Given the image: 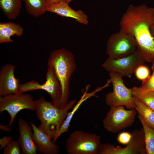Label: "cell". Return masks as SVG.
<instances>
[{"mask_svg":"<svg viewBox=\"0 0 154 154\" xmlns=\"http://www.w3.org/2000/svg\"><path fill=\"white\" fill-rule=\"evenodd\" d=\"M154 23V8L143 4L130 5L120 22L119 31L129 34L135 38L137 50L145 61H154V40L149 30Z\"/></svg>","mask_w":154,"mask_h":154,"instance_id":"6da1fadb","label":"cell"},{"mask_svg":"<svg viewBox=\"0 0 154 154\" xmlns=\"http://www.w3.org/2000/svg\"><path fill=\"white\" fill-rule=\"evenodd\" d=\"M73 99L63 108H59L43 96L35 100L36 115L41 122L38 127L52 139L60 129L69 110L76 103Z\"/></svg>","mask_w":154,"mask_h":154,"instance_id":"7a4b0ae2","label":"cell"},{"mask_svg":"<svg viewBox=\"0 0 154 154\" xmlns=\"http://www.w3.org/2000/svg\"><path fill=\"white\" fill-rule=\"evenodd\" d=\"M48 65L54 68L60 82L62 90L60 108L68 102L71 78L76 67L74 54L64 48L53 51L48 60Z\"/></svg>","mask_w":154,"mask_h":154,"instance_id":"3957f363","label":"cell"},{"mask_svg":"<svg viewBox=\"0 0 154 154\" xmlns=\"http://www.w3.org/2000/svg\"><path fill=\"white\" fill-rule=\"evenodd\" d=\"M100 140L96 134L75 130L66 140V151L68 154H98Z\"/></svg>","mask_w":154,"mask_h":154,"instance_id":"277c9868","label":"cell"},{"mask_svg":"<svg viewBox=\"0 0 154 154\" xmlns=\"http://www.w3.org/2000/svg\"><path fill=\"white\" fill-rule=\"evenodd\" d=\"M46 78V81L42 84H40L34 80L24 84H20L19 93H23L27 91L37 90H44L50 95L52 104L57 107L60 108L61 88L54 69L52 66H48Z\"/></svg>","mask_w":154,"mask_h":154,"instance_id":"5b68a950","label":"cell"},{"mask_svg":"<svg viewBox=\"0 0 154 154\" xmlns=\"http://www.w3.org/2000/svg\"><path fill=\"white\" fill-rule=\"evenodd\" d=\"M110 107L102 121L105 129L116 133L133 125L138 113L135 108L126 110L122 105Z\"/></svg>","mask_w":154,"mask_h":154,"instance_id":"8992f818","label":"cell"},{"mask_svg":"<svg viewBox=\"0 0 154 154\" xmlns=\"http://www.w3.org/2000/svg\"><path fill=\"white\" fill-rule=\"evenodd\" d=\"M109 75L113 90L105 96L106 105L110 107L122 105L129 109L135 108L136 105L130 89L124 84L122 77L113 72H109Z\"/></svg>","mask_w":154,"mask_h":154,"instance_id":"52a82bcc","label":"cell"},{"mask_svg":"<svg viewBox=\"0 0 154 154\" xmlns=\"http://www.w3.org/2000/svg\"><path fill=\"white\" fill-rule=\"evenodd\" d=\"M28 109L36 110L35 100L28 93L13 94L0 97V113L6 111L10 121L8 125L11 127L17 114L21 111Z\"/></svg>","mask_w":154,"mask_h":154,"instance_id":"ba28073f","label":"cell"},{"mask_svg":"<svg viewBox=\"0 0 154 154\" xmlns=\"http://www.w3.org/2000/svg\"><path fill=\"white\" fill-rule=\"evenodd\" d=\"M135 38L131 35L120 32L112 34L107 43L106 53L109 59H117L131 54L137 50Z\"/></svg>","mask_w":154,"mask_h":154,"instance_id":"9c48e42d","label":"cell"},{"mask_svg":"<svg viewBox=\"0 0 154 154\" xmlns=\"http://www.w3.org/2000/svg\"><path fill=\"white\" fill-rule=\"evenodd\" d=\"M145 61L137 50L125 56L117 59L107 58L102 67L109 72L116 73L121 76L130 77L139 66L143 64Z\"/></svg>","mask_w":154,"mask_h":154,"instance_id":"30bf717a","label":"cell"},{"mask_svg":"<svg viewBox=\"0 0 154 154\" xmlns=\"http://www.w3.org/2000/svg\"><path fill=\"white\" fill-rule=\"evenodd\" d=\"M131 139L125 147L116 146L109 143L100 144L98 154H146L143 127L133 130Z\"/></svg>","mask_w":154,"mask_h":154,"instance_id":"8fae6325","label":"cell"},{"mask_svg":"<svg viewBox=\"0 0 154 154\" xmlns=\"http://www.w3.org/2000/svg\"><path fill=\"white\" fill-rule=\"evenodd\" d=\"M15 65L7 63L0 70V97L9 94L19 93V80L15 78Z\"/></svg>","mask_w":154,"mask_h":154,"instance_id":"7c38bea8","label":"cell"},{"mask_svg":"<svg viewBox=\"0 0 154 154\" xmlns=\"http://www.w3.org/2000/svg\"><path fill=\"white\" fill-rule=\"evenodd\" d=\"M72 0H60L49 5L47 11L62 17L71 18L80 23L88 25V16L82 10L73 9L69 6V3Z\"/></svg>","mask_w":154,"mask_h":154,"instance_id":"4fadbf2b","label":"cell"},{"mask_svg":"<svg viewBox=\"0 0 154 154\" xmlns=\"http://www.w3.org/2000/svg\"><path fill=\"white\" fill-rule=\"evenodd\" d=\"M19 136L18 141L23 154H36L37 150L33 139V129L31 125L23 118L18 120Z\"/></svg>","mask_w":154,"mask_h":154,"instance_id":"5bb4252c","label":"cell"},{"mask_svg":"<svg viewBox=\"0 0 154 154\" xmlns=\"http://www.w3.org/2000/svg\"><path fill=\"white\" fill-rule=\"evenodd\" d=\"M33 131V139L37 151L43 154H57L59 153V146L51 141L52 139L33 123L31 122Z\"/></svg>","mask_w":154,"mask_h":154,"instance_id":"9a60e30c","label":"cell"},{"mask_svg":"<svg viewBox=\"0 0 154 154\" xmlns=\"http://www.w3.org/2000/svg\"><path fill=\"white\" fill-rule=\"evenodd\" d=\"M88 88V87L83 94L79 101L73 107L71 111L69 112L60 129L52 139V141L53 142L55 143L57 139L62 133L68 132V128L70 126V124L73 117L83 102L91 97H97V96L95 95L96 93L101 90L104 88L103 87H100L91 93H88L87 90Z\"/></svg>","mask_w":154,"mask_h":154,"instance_id":"2e32d148","label":"cell"},{"mask_svg":"<svg viewBox=\"0 0 154 154\" xmlns=\"http://www.w3.org/2000/svg\"><path fill=\"white\" fill-rule=\"evenodd\" d=\"M23 28L15 23L9 22L0 23V43L12 42V36L20 37L23 33Z\"/></svg>","mask_w":154,"mask_h":154,"instance_id":"e0dca14e","label":"cell"},{"mask_svg":"<svg viewBox=\"0 0 154 154\" xmlns=\"http://www.w3.org/2000/svg\"><path fill=\"white\" fill-rule=\"evenodd\" d=\"M22 0H0V7L7 19L14 20L19 15L22 7Z\"/></svg>","mask_w":154,"mask_h":154,"instance_id":"ac0fdd59","label":"cell"},{"mask_svg":"<svg viewBox=\"0 0 154 154\" xmlns=\"http://www.w3.org/2000/svg\"><path fill=\"white\" fill-rule=\"evenodd\" d=\"M25 3L27 13L38 17L47 11L48 0H22Z\"/></svg>","mask_w":154,"mask_h":154,"instance_id":"d6986e66","label":"cell"},{"mask_svg":"<svg viewBox=\"0 0 154 154\" xmlns=\"http://www.w3.org/2000/svg\"><path fill=\"white\" fill-rule=\"evenodd\" d=\"M133 97L136 105L135 109L141 114L147 125L154 129V111L141 102L135 96H133Z\"/></svg>","mask_w":154,"mask_h":154,"instance_id":"ffe728a7","label":"cell"},{"mask_svg":"<svg viewBox=\"0 0 154 154\" xmlns=\"http://www.w3.org/2000/svg\"><path fill=\"white\" fill-rule=\"evenodd\" d=\"M138 114L144 130L146 154H154V129L148 126L141 114L138 112Z\"/></svg>","mask_w":154,"mask_h":154,"instance_id":"44dd1931","label":"cell"},{"mask_svg":"<svg viewBox=\"0 0 154 154\" xmlns=\"http://www.w3.org/2000/svg\"><path fill=\"white\" fill-rule=\"evenodd\" d=\"M133 96L154 111V94L153 92L143 93L139 92L137 87L130 88Z\"/></svg>","mask_w":154,"mask_h":154,"instance_id":"7402d4cb","label":"cell"},{"mask_svg":"<svg viewBox=\"0 0 154 154\" xmlns=\"http://www.w3.org/2000/svg\"><path fill=\"white\" fill-rule=\"evenodd\" d=\"M151 68L153 71L152 74L142 81L140 87H137L138 90L141 92H154V61L152 62Z\"/></svg>","mask_w":154,"mask_h":154,"instance_id":"603a6c76","label":"cell"},{"mask_svg":"<svg viewBox=\"0 0 154 154\" xmlns=\"http://www.w3.org/2000/svg\"><path fill=\"white\" fill-rule=\"evenodd\" d=\"M3 149V154H21L22 153L21 147L18 141L12 140Z\"/></svg>","mask_w":154,"mask_h":154,"instance_id":"cb8c5ba5","label":"cell"},{"mask_svg":"<svg viewBox=\"0 0 154 154\" xmlns=\"http://www.w3.org/2000/svg\"><path fill=\"white\" fill-rule=\"evenodd\" d=\"M150 72L149 68L146 66L142 64L137 67L135 73L137 78L142 81L148 78L150 75Z\"/></svg>","mask_w":154,"mask_h":154,"instance_id":"d4e9b609","label":"cell"},{"mask_svg":"<svg viewBox=\"0 0 154 154\" xmlns=\"http://www.w3.org/2000/svg\"><path fill=\"white\" fill-rule=\"evenodd\" d=\"M132 136V134L126 131L120 133L118 135L117 140L120 143L127 145L130 142Z\"/></svg>","mask_w":154,"mask_h":154,"instance_id":"484cf974","label":"cell"},{"mask_svg":"<svg viewBox=\"0 0 154 154\" xmlns=\"http://www.w3.org/2000/svg\"><path fill=\"white\" fill-rule=\"evenodd\" d=\"M13 137L11 135L3 137L0 139V149H3L12 140Z\"/></svg>","mask_w":154,"mask_h":154,"instance_id":"4316f807","label":"cell"},{"mask_svg":"<svg viewBox=\"0 0 154 154\" xmlns=\"http://www.w3.org/2000/svg\"><path fill=\"white\" fill-rule=\"evenodd\" d=\"M10 127L8 125H0V129L4 131H8L10 132L11 131V129Z\"/></svg>","mask_w":154,"mask_h":154,"instance_id":"83f0119b","label":"cell"},{"mask_svg":"<svg viewBox=\"0 0 154 154\" xmlns=\"http://www.w3.org/2000/svg\"><path fill=\"white\" fill-rule=\"evenodd\" d=\"M149 30L151 35L154 40V23L150 27Z\"/></svg>","mask_w":154,"mask_h":154,"instance_id":"f1b7e54d","label":"cell"},{"mask_svg":"<svg viewBox=\"0 0 154 154\" xmlns=\"http://www.w3.org/2000/svg\"><path fill=\"white\" fill-rule=\"evenodd\" d=\"M60 0H48V7L50 5L58 2Z\"/></svg>","mask_w":154,"mask_h":154,"instance_id":"f546056e","label":"cell"},{"mask_svg":"<svg viewBox=\"0 0 154 154\" xmlns=\"http://www.w3.org/2000/svg\"><path fill=\"white\" fill-rule=\"evenodd\" d=\"M153 92V93H154V92Z\"/></svg>","mask_w":154,"mask_h":154,"instance_id":"4dcf8cb0","label":"cell"}]
</instances>
